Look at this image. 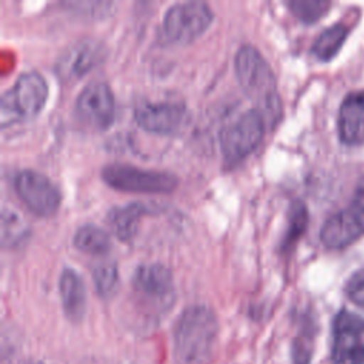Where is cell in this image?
I'll return each instance as SVG.
<instances>
[{
	"mask_svg": "<svg viewBox=\"0 0 364 364\" xmlns=\"http://www.w3.org/2000/svg\"><path fill=\"white\" fill-rule=\"evenodd\" d=\"M346 294L354 304L364 309V267L350 276L346 283Z\"/></svg>",
	"mask_w": 364,
	"mask_h": 364,
	"instance_id": "7402d4cb",
	"label": "cell"
},
{
	"mask_svg": "<svg viewBox=\"0 0 364 364\" xmlns=\"http://www.w3.org/2000/svg\"><path fill=\"white\" fill-rule=\"evenodd\" d=\"M287 6L300 21L311 24L327 13L331 3L327 0H290Z\"/></svg>",
	"mask_w": 364,
	"mask_h": 364,
	"instance_id": "44dd1931",
	"label": "cell"
},
{
	"mask_svg": "<svg viewBox=\"0 0 364 364\" xmlns=\"http://www.w3.org/2000/svg\"><path fill=\"white\" fill-rule=\"evenodd\" d=\"M287 215H289L287 226H286V232H284V236H283L282 245H280V249L283 252L284 250L287 252L294 246V243L299 240V237L304 233V230L307 228V222H309L307 208L301 200L291 202Z\"/></svg>",
	"mask_w": 364,
	"mask_h": 364,
	"instance_id": "d6986e66",
	"label": "cell"
},
{
	"mask_svg": "<svg viewBox=\"0 0 364 364\" xmlns=\"http://www.w3.org/2000/svg\"><path fill=\"white\" fill-rule=\"evenodd\" d=\"M105 48L92 37L80 38L67 46L55 61V73L61 80L71 81L82 77L102 61Z\"/></svg>",
	"mask_w": 364,
	"mask_h": 364,
	"instance_id": "7c38bea8",
	"label": "cell"
},
{
	"mask_svg": "<svg viewBox=\"0 0 364 364\" xmlns=\"http://www.w3.org/2000/svg\"><path fill=\"white\" fill-rule=\"evenodd\" d=\"M148 212V208L142 202H129L121 206H114L108 212V222L121 240H129L136 233L141 218Z\"/></svg>",
	"mask_w": 364,
	"mask_h": 364,
	"instance_id": "2e32d148",
	"label": "cell"
},
{
	"mask_svg": "<svg viewBox=\"0 0 364 364\" xmlns=\"http://www.w3.org/2000/svg\"><path fill=\"white\" fill-rule=\"evenodd\" d=\"M218 318L203 304L186 307L173 330V355L176 364H209L218 337Z\"/></svg>",
	"mask_w": 364,
	"mask_h": 364,
	"instance_id": "6da1fadb",
	"label": "cell"
},
{
	"mask_svg": "<svg viewBox=\"0 0 364 364\" xmlns=\"http://www.w3.org/2000/svg\"><path fill=\"white\" fill-rule=\"evenodd\" d=\"M338 138L346 145L364 144V91H350L337 115Z\"/></svg>",
	"mask_w": 364,
	"mask_h": 364,
	"instance_id": "5bb4252c",
	"label": "cell"
},
{
	"mask_svg": "<svg viewBox=\"0 0 364 364\" xmlns=\"http://www.w3.org/2000/svg\"><path fill=\"white\" fill-rule=\"evenodd\" d=\"M77 112L88 125L105 129L114 121L115 100L111 87L101 80L88 82L77 97Z\"/></svg>",
	"mask_w": 364,
	"mask_h": 364,
	"instance_id": "8fae6325",
	"label": "cell"
},
{
	"mask_svg": "<svg viewBox=\"0 0 364 364\" xmlns=\"http://www.w3.org/2000/svg\"><path fill=\"white\" fill-rule=\"evenodd\" d=\"M92 279L97 293L108 299L115 294L119 284L118 266L115 262H102L92 269Z\"/></svg>",
	"mask_w": 364,
	"mask_h": 364,
	"instance_id": "ffe728a7",
	"label": "cell"
},
{
	"mask_svg": "<svg viewBox=\"0 0 364 364\" xmlns=\"http://www.w3.org/2000/svg\"><path fill=\"white\" fill-rule=\"evenodd\" d=\"M74 246L85 253L102 255L111 249V237L107 230L94 225H81L74 235Z\"/></svg>",
	"mask_w": 364,
	"mask_h": 364,
	"instance_id": "ac0fdd59",
	"label": "cell"
},
{
	"mask_svg": "<svg viewBox=\"0 0 364 364\" xmlns=\"http://www.w3.org/2000/svg\"><path fill=\"white\" fill-rule=\"evenodd\" d=\"M331 364H364V317L346 309L333 320Z\"/></svg>",
	"mask_w": 364,
	"mask_h": 364,
	"instance_id": "ba28073f",
	"label": "cell"
},
{
	"mask_svg": "<svg viewBox=\"0 0 364 364\" xmlns=\"http://www.w3.org/2000/svg\"><path fill=\"white\" fill-rule=\"evenodd\" d=\"M14 189L26 206L38 216H51L60 205L61 193L41 172L23 169L14 178Z\"/></svg>",
	"mask_w": 364,
	"mask_h": 364,
	"instance_id": "9c48e42d",
	"label": "cell"
},
{
	"mask_svg": "<svg viewBox=\"0 0 364 364\" xmlns=\"http://www.w3.org/2000/svg\"><path fill=\"white\" fill-rule=\"evenodd\" d=\"M266 119L256 108L240 114L219 134L220 149L228 162H237L247 156L260 144Z\"/></svg>",
	"mask_w": 364,
	"mask_h": 364,
	"instance_id": "8992f818",
	"label": "cell"
},
{
	"mask_svg": "<svg viewBox=\"0 0 364 364\" xmlns=\"http://www.w3.org/2000/svg\"><path fill=\"white\" fill-rule=\"evenodd\" d=\"M135 293L159 311L168 310L173 303V280L171 270L161 263L139 264L132 274Z\"/></svg>",
	"mask_w": 364,
	"mask_h": 364,
	"instance_id": "30bf717a",
	"label": "cell"
},
{
	"mask_svg": "<svg viewBox=\"0 0 364 364\" xmlns=\"http://www.w3.org/2000/svg\"><path fill=\"white\" fill-rule=\"evenodd\" d=\"M235 71L255 108L269 124H274L282 115V101L274 73L263 54L252 44L240 46L235 55Z\"/></svg>",
	"mask_w": 364,
	"mask_h": 364,
	"instance_id": "7a4b0ae2",
	"label": "cell"
},
{
	"mask_svg": "<svg viewBox=\"0 0 364 364\" xmlns=\"http://www.w3.org/2000/svg\"><path fill=\"white\" fill-rule=\"evenodd\" d=\"M364 236V181L350 203L331 215L320 229V240L328 249H344Z\"/></svg>",
	"mask_w": 364,
	"mask_h": 364,
	"instance_id": "5b68a950",
	"label": "cell"
},
{
	"mask_svg": "<svg viewBox=\"0 0 364 364\" xmlns=\"http://www.w3.org/2000/svg\"><path fill=\"white\" fill-rule=\"evenodd\" d=\"M213 11L208 3L189 0L172 4L164 16L165 36L181 44L199 37L212 23Z\"/></svg>",
	"mask_w": 364,
	"mask_h": 364,
	"instance_id": "52a82bcc",
	"label": "cell"
},
{
	"mask_svg": "<svg viewBox=\"0 0 364 364\" xmlns=\"http://www.w3.org/2000/svg\"><path fill=\"white\" fill-rule=\"evenodd\" d=\"M60 296L68 320L77 323L87 311V289L82 277L73 267H65L60 276Z\"/></svg>",
	"mask_w": 364,
	"mask_h": 364,
	"instance_id": "9a60e30c",
	"label": "cell"
},
{
	"mask_svg": "<svg viewBox=\"0 0 364 364\" xmlns=\"http://www.w3.org/2000/svg\"><path fill=\"white\" fill-rule=\"evenodd\" d=\"M188 115L181 101H141L134 108L138 125L149 132L171 134L182 127Z\"/></svg>",
	"mask_w": 364,
	"mask_h": 364,
	"instance_id": "4fadbf2b",
	"label": "cell"
},
{
	"mask_svg": "<svg viewBox=\"0 0 364 364\" xmlns=\"http://www.w3.org/2000/svg\"><path fill=\"white\" fill-rule=\"evenodd\" d=\"M101 178L107 185L118 191L145 192V193H169L179 179L172 172L145 169L128 164H108L101 169Z\"/></svg>",
	"mask_w": 364,
	"mask_h": 364,
	"instance_id": "3957f363",
	"label": "cell"
},
{
	"mask_svg": "<svg viewBox=\"0 0 364 364\" xmlns=\"http://www.w3.org/2000/svg\"><path fill=\"white\" fill-rule=\"evenodd\" d=\"M47 94V81L38 71L28 70L20 74L14 85L1 97L3 125L14 118L34 117L44 107Z\"/></svg>",
	"mask_w": 364,
	"mask_h": 364,
	"instance_id": "277c9868",
	"label": "cell"
},
{
	"mask_svg": "<svg viewBox=\"0 0 364 364\" xmlns=\"http://www.w3.org/2000/svg\"><path fill=\"white\" fill-rule=\"evenodd\" d=\"M348 36V27L344 23H334L324 28L311 44V54L320 61H330L341 50Z\"/></svg>",
	"mask_w": 364,
	"mask_h": 364,
	"instance_id": "e0dca14e",
	"label": "cell"
}]
</instances>
